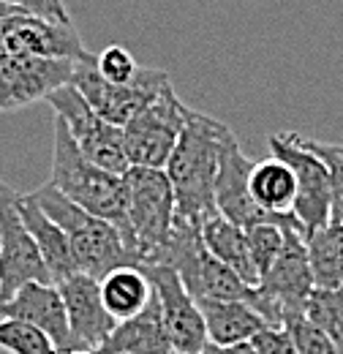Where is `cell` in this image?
Masks as SVG:
<instances>
[{
    "mask_svg": "<svg viewBox=\"0 0 343 354\" xmlns=\"http://www.w3.org/2000/svg\"><path fill=\"white\" fill-rule=\"evenodd\" d=\"M234 133L226 123L191 109L177 147L167 164V177L174 188L177 216L202 223L215 210V180L221 169V156Z\"/></svg>",
    "mask_w": 343,
    "mask_h": 354,
    "instance_id": "1",
    "label": "cell"
},
{
    "mask_svg": "<svg viewBox=\"0 0 343 354\" xmlns=\"http://www.w3.org/2000/svg\"><path fill=\"white\" fill-rule=\"evenodd\" d=\"M52 136H55V142H52L49 183L57 191H63L71 202H77L82 210H87L90 216L112 223L123 234V243L131 251V226L123 177L90 164L60 118H55Z\"/></svg>",
    "mask_w": 343,
    "mask_h": 354,
    "instance_id": "2",
    "label": "cell"
},
{
    "mask_svg": "<svg viewBox=\"0 0 343 354\" xmlns=\"http://www.w3.org/2000/svg\"><path fill=\"white\" fill-rule=\"evenodd\" d=\"M33 199L41 205L44 213L66 232V237L71 243L77 272H85L90 278L101 281L112 270L129 265L139 267L136 257L123 243V234L112 223L90 216L77 202H71L63 191H57L52 183H44L41 188H36Z\"/></svg>",
    "mask_w": 343,
    "mask_h": 354,
    "instance_id": "3",
    "label": "cell"
},
{
    "mask_svg": "<svg viewBox=\"0 0 343 354\" xmlns=\"http://www.w3.org/2000/svg\"><path fill=\"white\" fill-rule=\"evenodd\" d=\"M131 226V254L139 267L156 265L169 245L177 221V199L164 169L131 167L123 175Z\"/></svg>",
    "mask_w": 343,
    "mask_h": 354,
    "instance_id": "4",
    "label": "cell"
},
{
    "mask_svg": "<svg viewBox=\"0 0 343 354\" xmlns=\"http://www.w3.org/2000/svg\"><path fill=\"white\" fill-rule=\"evenodd\" d=\"M156 265L172 267L196 303L199 300H243V303L254 300V286H248L234 270L218 262L207 251L199 223L185 221L180 216L172 229L169 245L164 248Z\"/></svg>",
    "mask_w": 343,
    "mask_h": 354,
    "instance_id": "5",
    "label": "cell"
},
{
    "mask_svg": "<svg viewBox=\"0 0 343 354\" xmlns=\"http://www.w3.org/2000/svg\"><path fill=\"white\" fill-rule=\"evenodd\" d=\"M284 232H286L284 251L275 259V265L267 270V275L259 281V286H254V300H251V306L261 313V319L270 327H284L286 319L302 316L310 292L316 289L305 248V232L300 229H284Z\"/></svg>",
    "mask_w": 343,
    "mask_h": 354,
    "instance_id": "6",
    "label": "cell"
},
{
    "mask_svg": "<svg viewBox=\"0 0 343 354\" xmlns=\"http://www.w3.org/2000/svg\"><path fill=\"white\" fill-rule=\"evenodd\" d=\"M46 104L52 106L55 118H60L66 123L68 133L74 136L77 147L82 150V156L90 164L120 177L129 172L131 161L123 129L104 120L74 85L57 88L46 98Z\"/></svg>",
    "mask_w": 343,
    "mask_h": 354,
    "instance_id": "7",
    "label": "cell"
},
{
    "mask_svg": "<svg viewBox=\"0 0 343 354\" xmlns=\"http://www.w3.org/2000/svg\"><path fill=\"white\" fill-rule=\"evenodd\" d=\"M267 145H270V156L284 161L295 172L297 196H295L292 213L302 223L305 237L327 226L333 221V177H330L327 164L295 131L270 133Z\"/></svg>",
    "mask_w": 343,
    "mask_h": 354,
    "instance_id": "8",
    "label": "cell"
},
{
    "mask_svg": "<svg viewBox=\"0 0 343 354\" xmlns=\"http://www.w3.org/2000/svg\"><path fill=\"white\" fill-rule=\"evenodd\" d=\"M188 115L191 106L177 98L172 85L161 90L147 106H142L123 126L131 167L167 169Z\"/></svg>",
    "mask_w": 343,
    "mask_h": 354,
    "instance_id": "9",
    "label": "cell"
},
{
    "mask_svg": "<svg viewBox=\"0 0 343 354\" xmlns=\"http://www.w3.org/2000/svg\"><path fill=\"white\" fill-rule=\"evenodd\" d=\"M71 85L87 98V104L109 123L126 126L131 118L147 106L164 88H169V74L158 68H139V74L129 85H112L106 82L95 68V55L87 52L74 63V80Z\"/></svg>",
    "mask_w": 343,
    "mask_h": 354,
    "instance_id": "10",
    "label": "cell"
},
{
    "mask_svg": "<svg viewBox=\"0 0 343 354\" xmlns=\"http://www.w3.org/2000/svg\"><path fill=\"white\" fill-rule=\"evenodd\" d=\"M28 283H55L19 213V194L0 180V300Z\"/></svg>",
    "mask_w": 343,
    "mask_h": 354,
    "instance_id": "11",
    "label": "cell"
},
{
    "mask_svg": "<svg viewBox=\"0 0 343 354\" xmlns=\"http://www.w3.org/2000/svg\"><path fill=\"white\" fill-rule=\"evenodd\" d=\"M251 169H254L251 158L240 150V142L232 136L223 147L221 169H218V180H215V210L223 218L237 223L240 229H254L259 223H281V226L302 229L295 213L272 216L259 207L257 199L251 196Z\"/></svg>",
    "mask_w": 343,
    "mask_h": 354,
    "instance_id": "12",
    "label": "cell"
},
{
    "mask_svg": "<svg viewBox=\"0 0 343 354\" xmlns=\"http://www.w3.org/2000/svg\"><path fill=\"white\" fill-rule=\"evenodd\" d=\"M153 283V292L161 306V319L169 335L174 354H196L210 338L199 303L188 295L180 275L167 265H142Z\"/></svg>",
    "mask_w": 343,
    "mask_h": 354,
    "instance_id": "13",
    "label": "cell"
},
{
    "mask_svg": "<svg viewBox=\"0 0 343 354\" xmlns=\"http://www.w3.org/2000/svg\"><path fill=\"white\" fill-rule=\"evenodd\" d=\"M0 49L11 57H55L80 60L87 49L71 25L49 22L41 17H6L0 19Z\"/></svg>",
    "mask_w": 343,
    "mask_h": 354,
    "instance_id": "14",
    "label": "cell"
},
{
    "mask_svg": "<svg viewBox=\"0 0 343 354\" xmlns=\"http://www.w3.org/2000/svg\"><path fill=\"white\" fill-rule=\"evenodd\" d=\"M66 316H68V330H71V352H101L118 322L104 306L101 297V281L90 278L85 272H74L71 278L57 283Z\"/></svg>",
    "mask_w": 343,
    "mask_h": 354,
    "instance_id": "15",
    "label": "cell"
},
{
    "mask_svg": "<svg viewBox=\"0 0 343 354\" xmlns=\"http://www.w3.org/2000/svg\"><path fill=\"white\" fill-rule=\"evenodd\" d=\"M77 60L11 57L0 63V109H17L30 101H46L63 85H71Z\"/></svg>",
    "mask_w": 343,
    "mask_h": 354,
    "instance_id": "16",
    "label": "cell"
},
{
    "mask_svg": "<svg viewBox=\"0 0 343 354\" xmlns=\"http://www.w3.org/2000/svg\"><path fill=\"white\" fill-rule=\"evenodd\" d=\"M0 319H19L39 327L57 346L60 354H71V330L66 303L57 283H28L14 297L0 300Z\"/></svg>",
    "mask_w": 343,
    "mask_h": 354,
    "instance_id": "17",
    "label": "cell"
},
{
    "mask_svg": "<svg viewBox=\"0 0 343 354\" xmlns=\"http://www.w3.org/2000/svg\"><path fill=\"white\" fill-rule=\"evenodd\" d=\"M199 308L205 316L207 338L223 349L251 344L261 330L270 327L261 313L243 300H199Z\"/></svg>",
    "mask_w": 343,
    "mask_h": 354,
    "instance_id": "18",
    "label": "cell"
},
{
    "mask_svg": "<svg viewBox=\"0 0 343 354\" xmlns=\"http://www.w3.org/2000/svg\"><path fill=\"white\" fill-rule=\"evenodd\" d=\"M101 354H174L156 292L142 313L118 322V327L101 346Z\"/></svg>",
    "mask_w": 343,
    "mask_h": 354,
    "instance_id": "19",
    "label": "cell"
},
{
    "mask_svg": "<svg viewBox=\"0 0 343 354\" xmlns=\"http://www.w3.org/2000/svg\"><path fill=\"white\" fill-rule=\"evenodd\" d=\"M19 213L41 251L52 281L60 283V281L71 278L77 272V265H74V254H71V243H68L66 232L44 213L41 205L33 199V194H19Z\"/></svg>",
    "mask_w": 343,
    "mask_h": 354,
    "instance_id": "20",
    "label": "cell"
},
{
    "mask_svg": "<svg viewBox=\"0 0 343 354\" xmlns=\"http://www.w3.org/2000/svg\"><path fill=\"white\" fill-rule=\"evenodd\" d=\"M199 229H202V240H205L207 251L218 262H223L229 270H234L248 286H259V275L254 270V262H251V254H248L245 229H240L237 223L223 218L221 213L207 216L199 223Z\"/></svg>",
    "mask_w": 343,
    "mask_h": 354,
    "instance_id": "21",
    "label": "cell"
},
{
    "mask_svg": "<svg viewBox=\"0 0 343 354\" xmlns=\"http://www.w3.org/2000/svg\"><path fill=\"white\" fill-rule=\"evenodd\" d=\"M101 297L115 322H126L147 308L153 300V283L142 267H120L101 278Z\"/></svg>",
    "mask_w": 343,
    "mask_h": 354,
    "instance_id": "22",
    "label": "cell"
},
{
    "mask_svg": "<svg viewBox=\"0 0 343 354\" xmlns=\"http://www.w3.org/2000/svg\"><path fill=\"white\" fill-rule=\"evenodd\" d=\"M308 262L316 289L343 292V223L330 221L327 226L305 237Z\"/></svg>",
    "mask_w": 343,
    "mask_h": 354,
    "instance_id": "23",
    "label": "cell"
},
{
    "mask_svg": "<svg viewBox=\"0 0 343 354\" xmlns=\"http://www.w3.org/2000/svg\"><path fill=\"white\" fill-rule=\"evenodd\" d=\"M251 196L257 199L261 210H267L272 216L292 213L295 196H297L295 172L272 156L264 161H257L251 169Z\"/></svg>",
    "mask_w": 343,
    "mask_h": 354,
    "instance_id": "24",
    "label": "cell"
},
{
    "mask_svg": "<svg viewBox=\"0 0 343 354\" xmlns=\"http://www.w3.org/2000/svg\"><path fill=\"white\" fill-rule=\"evenodd\" d=\"M305 319L316 324L343 354V292L313 289L305 303Z\"/></svg>",
    "mask_w": 343,
    "mask_h": 354,
    "instance_id": "25",
    "label": "cell"
},
{
    "mask_svg": "<svg viewBox=\"0 0 343 354\" xmlns=\"http://www.w3.org/2000/svg\"><path fill=\"white\" fill-rule=\"evenodd\" d=\"M284 229H297V226L259 223L254 229H245L248 254H251V262H254V270H257L259 281L267 275V270L275 265V259H278L281 251H284V240H286V232H284Z\"/></svg>",
    "mask_w": 343,
    "mask_h": 354,
    "instance_id": "26",
    "label": "cell"
},
{
    "mask_svg": "<svg viewBox=\"0 0 343 354\" xmlns=\"http://www.w3.org/2000/svg\"><path fill=\"white\" fill-rule=\"evenodd\" d=\"M0 349L8 354H60L49 335L19 319H0Z\"/></svg>",
    "mask_w": 343,
    "mask_h": 354,
    "instance_id": "27",
    "label": "cell"
},
{
    "mask_svg": "<svg viewBox=\"0 0 343 354\" xmlns=\"http://www.w3.org/2000/svg\"><path fill=\"white\" fill-rule=\"evenodd\" d=\"M95 68H98V74L106 80V82H112V85H129L131 80L139 74V63L133 60V55H131L126 46H106L104 52H98L95 55Z\"/></svg>",
    "mask_w": 343,
    "mask_h": 354,
    "instance_id": "28",
    "label": "cell"
},
{
    "mask_svg": "<svg viewBox=\"0 0 343 354\" xmlns=\"http://www.w3.org/2000/svg\"><path fill=\"white\" fill-rule=\"evenodd\" d=\"M305 139V136H302ZM305 145L327 164L330 177H333V221L343 223V145L333 142H316V139H305Z\"/></svg>",
    "mask_w": 343,
    "mask_h": 354,
    "instance_id": "29",
    "label": "cell"
},
{
    "mask_svg": "<svg viewBox=\"0 0 343 354\" xmlns=\"http://www.w3.org/2000/svg\"><path fill=\"white\" fill-rule=\"evenodd\" d=\"M22 14L41 17L49 22H60V25H71L63 0H0V19L22 17Z\"/></svg>",
    "mask_w": 343,
    "mask_h": 354,
    "instance_id": "30",
    "label": "cell"
},
{
    "mask_svg": "<svg viewBox=\"0 0 343 354\" xmlns=\"http://www.w3.org/2000/svg\"><path fill=\"white\" fill-rule=\"evenodd\" d=\"M284 327H286L289 335L295 338V346H297L300 354H338L335 344H333L316 324H310V322L305 319V313L286 319Z\"/></svg>",
    "mask_w": 343,
    "mask_h": 354,
    "instance_id": "31",
    "label": "cell"
},
{
    "mask_svg": "<svg viewBox=\"0 0 343 354\" xmlns=\"http://www.w3.org/2000/svg\"><path fill=\"white\" fill-rule=\"evenodd\" d=\"M251 346L259 354H300L295 346V338L289 335L286 327H267L261 330L257 338L251 341Z\"/></svg>",
    "mask_w": 343,
    "mask_h": 354,
    "instance_id": "32",
    "label": "cell"
},
{
    "mask_svg": "<svg viewBox=\"0 0 343 354\" xmlns=\"http://www.w3.org/2000/svg\"><path fill=\"white\" fill-rule=\"evenodd\" d=\"M196 354H226V349H223V346H218V344H213V341H207V344H205Z\"/></svg>",
    "mask_w": 343,
    "mask_h": 354,
    "instance_id": "33",
    "label": "cell"
},
{
    "mask_svg": "<svg viewBox=\"0 0 343 354\" xmlns=\"http://www.w3.org/2000/svg\"><path fill=\"white\" fill-rule=\"evenodd\" d=\"M226 354H259L251 344H240V346H232V349H226Z\"/></svg>",
    "mask_w": 343,
    "mask_h": 354,
    "instance_id": "34",
    "label": "cell"
},
{
    "mask_svg": "<svg viewBox=\"0 0 343 354\" xmlns=\"http://www.w3.org/2000/svg\"><path fill=\"white\" fill-rule=\"evenodd\" d=\"M71 354H101V352H71Z\"/></svg>",
    "mask_w": 343,
    "mask_h": 354,
    "instance_id": "35",
    "label": "cell"
}]
</instances>
